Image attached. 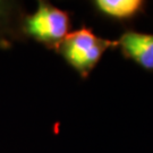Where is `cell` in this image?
Masks as SVG:
<instances>
[{"label": "cell", "instance_id": "obj_1", "mask_svg": "<svg viewBox=\"0 0 153 153\" xmlns=\"http://www.w3.org/2000/svg\"><path fill=\"white\" fill-rule=\"evenodd\" d=\"M118 47V42L98 36L91 28L81 27L69 32L57 51L83 77H88L108 49Z\"/></svg>", "mask_w": 153, "mask_h": 153}, {"label": "cell", "instance_id": "obj_2", "mask_svg": "<svg viewBox=\"0 0 153 153\" xmlns=\"http://www.w3.org/2000/svg\"><path fill=\"white\" fill-rule=\"evenodd\" d=\"M69 27V14L47 1H39L38 9L27 15L22 23L23 32L26 35L55 50L68 35Z\"/></svg>", "mask_w": 153, "mask_h": 153}, {"label": "cell", "instance_id": "obj_3", "mask_svg": "<svg viewBox=\"0 0 153 153\" xmlns=\"http://www.w3.org/2000/svg\"><path fill=\"white\" fill-rule=\"evenodd\" d=\"M117 42L126 58L146 71H153V34L127 31Z\"/></svg>", "mask_w": 153, "mask_h": 153}, {"label": "cell", "instance_id": "obj_4", "mask_svg": "<svg viewBox=\"0 0 153 153\" xmlns=\"http://www.w3.org/2000/svg\"><path fill=\"white\" fill-rule=\"evenodd\" d=\"M93 6L103 16L128 21L142 13L145 2L142 0H95Z\"/></svg>", "mask_w": 153, "mask_h": 153}, {"label": "cell", "instance_id": "obj_5", "mask_svg": "<svg viewBox=\"0 0 153 153\" xmlns=\"http://www.w3.org/2000/svg\"><path fill=\"white\" fill-rule=\"evenodd\" d=\"M11 5L5 1H0V19H4L10 15Z\"/></svg>", "mask_w": 153, "mask_h": 153}, {"label": "cell", "instance_id": "obj_6", "mask_svg": "<svg viewBox=\"0 0 153 153\" xmlns=\"http://www.w3.org/2000/svg\"><path fill=\"white\" fill-rule=\"evenodd\" d=\"M9 47V43H8V41L6 40V39H4V38H1L0 36V48H8Z\"/></svg>", "mask_w": 153, "mask_h": 153}]
</instances>
